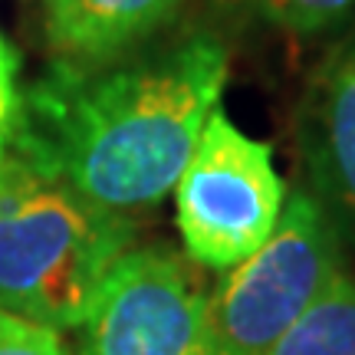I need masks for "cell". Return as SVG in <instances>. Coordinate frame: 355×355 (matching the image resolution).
<instances>
[{
  "instance_id": "cell-1",
  "label": "cell",
  "mask_w": 355,
  "mask_h": 355,
  "mask_svg": "<svg viewBox=\"0 0 355 355\" xmlns=\"http://www.w3.org/2000/svg\"><path fill=\"white\" fill-rule=\"evenodd\" d=\"M227 86V46L194 30L109 63H60L24 92L13 155L102 211L171 194Z\"/></svg>"
},
{
  "instance_id": "cell-2",
  "label": "cell",
  "mask_w": 355,
  "mask_h": 355,
  "mask_svg": "<svg viewBox=\"0 0 355 355\" xmlns=\"http://www.w3.org/2000/svg\"><path fill=\"white\" fill-rule=\"evenodd\" d=\"M132 241V217L96 207L20 155L0 158V309L79 329Z\"/></svg>"
},
{
  "instance_id": "cell-3",
  "label": "cell",
  "mask_w": 355,
  "mask_h": 355,
  "mask_svg": "<svg viewBox=\"0 0 355 355\" xmlns=\"http://www.w3.org/2000/svg\"><path fill=\"white\" fill-rule=\"evenodd\" d=\"M339 234L313 191H293L263 247L230 266L217 290L207 293L211 355L273 352L336 273H343Z\"/></svg>"
},
{
  "instance_id": "cell-4",
  "label": "cell",
  "mask_w": 355,
  "mask_h": 355,
  "mask_svg": "<svg viewBox=\"0 0 355 355\" xmlns=\"http://www.w3.org/2000/svg\"><path fill=\"white\" fill-rule=\"evenodd\" d=\"M286 204L273 148L217 105L175 184V220L194 263L227 273L260 250Z\"/></svg>"
},
{
  "instance_id": "cell-5",
  "label": "cell",
  "mask_w": 355,
  "mask_h": 355,
  "mask_svg": "<svg viewBox=\"0 0 355 355\" xmlns=\"http://www.w3.org/2000/svg\"><path fill=\"white\" fill-rule=\"evenodd\" d=\"M79 329V355H211L207 293L162 243L115 260Z\"/></svg>"
},
{
  "instance_id": "cell-6",
  "label": "cell",
  "mask_w": 355,
  "mask_h": 355,
  "mask_svg": "<svg viewBox=\"0 0 355 355\" xmlns=\"http://www.w3.org/2000/svg\"><path fill=\"white\" fill-rule=\"evenodd\" d=\"M309 191L339 230L355 234V33L316 69L300 109Z\"/></svg>"
},
{
  "instance_id": "cell-7",
  "label": "cell",
  "mask_w": 355,
  "mask_h": 355,
  "mask_svg": "<svg viewBox=\"0 0 355 355\" xmlns=\"http://www.w3.org/2000/svg\"><path fill=\"white\" fill-rule=\"evenodd\" d=\"M181 0H50V43L63 63H109L145 46Z\"/></svg>"
},
{
  "instance_id": "cell-8",
  "label": "cell",
  "mask_w": 355,
  "mask_h": 355,
  "mask_svg": "<svg viewBox=\"0 0 355 355\" xmlns=\"http://www.w3.org/2000/svg\"><path fill=\"white\" fill-rule=\"evenodd\" d=\"M270 355H355V277L336 273Z\"/></svg>"
},
{
  "instance_id": "cell-9",
  "label": "cell",
  "mask_w": 355,
  "mask_h": 355,
  "mask_svg": "<svg viewBox=\"0 0 355 355\" xmlns=\"http://www.w3.org/2000/svg\"><path fill=\"white\" fill-rule=\"evenodd\" d=\"M230 10L250 13L286 33L313 37L355 13V0H217Z\"/></svg>"
},
{
  "instance_id": "cell-10",
  "label": "cell",
  "mask_w": 355,
  "mask_h": 355,
  "mask_svg": "<svg viewBox=\"0 0 355 355\" xmlns=\"http://www.w3.org/2000/svg\"><path fill=\"white\" fill-rule=\"evenodd\" d=\"M0 355H69L60 329L0 309Z\"/></svg>"
},
{
  "instance_id": "cell-11",
  "label": "cell",
  "mask_w": 355,
  "mask_h": 355,
  "mask_svg": "<svg viewBox=\"0 0 355 355\" xmlns=\"http://www.w3.org/2000/svg\"><path fill=\"white\" fill-rule=\"evenodd\" d=\"M17 69H20L17 50L0 33V158L10 155L17 122H20V105H24V92L17 89Z\"/></svg>"
}]
</instances>
